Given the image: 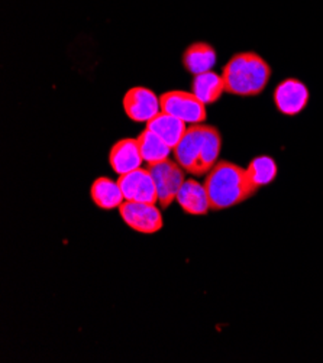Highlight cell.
Returning <instances> with one entry per match:
<instances>
[{
	"instance_id": "1",
	"label": "cell",
	"mask_w": 323,
	"mask_h": 363,
	"mask_svg": "<svg viewBox=\"0 0 323 363\" xmlns=\"http://www.w3.org/2000/svg\"><path fill=\"white\" fill-rule=\"evenodd\" d=\"M222 150V135L210 125H192L178 142L173 155L183 169L192 175H204L217 165Z\"/></svg>"
},
{
	"instance_id": "2",
	"label": "cell",
	"mask_w": 323,
	"mask_h": 363,
	"mask_svg": "<svg viewBox=\"0 0 323 363\" xmlns=\"http://www.w3.org/2000/svg\"><path fill=\"white\" fill-rule=\"evenodd\" d=\"M203 186L213 211L235 207L257 194L246 177V169L229 161H218L209 171Z\"/></svg>"
},
{
	"instance_id": "3",
	"label": "cell",
	"mask_w": 323,
	"mask_h": 363,
	"mask_svg": "<svg viewBox=\"0 0 323 363\" xmlns=\"http://www.w3.org/2000/svg\"><path fill=\"white\" fill-rule=\"evenodd\" d=\"M222 77L226 93L254 97L265 90L271 79V67L257 52H238L225 64Z\"/></svg>"
},
{
	"instance_id": "4",
	"label": "cell",
	"mask_w": 323,
	"mask_h": 363,
	"mask_svg": "<svg viewBox=\"0 0 323 363\" xmlns=\"http://www.w3.org/2000/svg\"><path fill=\"white\" fill-rule=\"evenodd\" d=\"M147 169L153 175L155 183L158 203L161 208H167L173 201H175L178 191H180L182 186L185 184L186 171L177 161H171L170 158L155 164H150Z\"/></svg>"
},
{
	"instance_id": "5",
	"label": "cell",
	"mask_w": 323,
	"mask_h": 363,
	"mask_svg": "<svg viewBox=\"0 0 323 363\" xmlns=\"http://www.w3.org/2000/svg\"><path fill=\"white\" fill-rule=\"evenodd\" d=\"M160 103L163 112L182 119L186 123L197 125L207 118L206 104H203L193 93L182 90L165 91L161 94Z\"/></svg>"
},
{
	"instance_id": "6",
	"label": "cell",
	"mask_w": 323,
	"mask_h": 363,
	"mask_svg": "<svg viewBox=\"0 0 323 363\" xmlns=\"http://www.w3.org/2000/svg\"><path fill=\"white\" fill-rule=\"evenodd\" d=\"M119 214L132 230L142 235H154L164 226L161 210L155 204L124 201L119 206Z\"/></svg>"
},
{
	"instance_id": "7",
	"label": "cell",
	"mask_w": 323,
	"mask_h": 363,
	"mask_svg": "<svg viewBox=\"0 0 323 363\" xmlns=\"http://www.w3.org/2000/svg\"><path fill=\"white\" fill-rule=\"evenodd\" d=\"M118 184L122 190L125 201L150 204L158 203L155 183L148 169L138 168L128 174H122L118 178Z\"/></svg>"
},
{
	"instance_id": "8",
	"label": "cell",
	"mask_w": 323,
	"mask_h": 363,
	"mask_svg": "<svg viewBox=\"0 0 323 363\" xmlns=\"http://www.w3.org/2000/svg\"><path fill=\"white\" fill-rule=\"evenodd\" d=\"M273 99L281 115L296 116L306 108L310 93L303 82L297 79H285L275 87Z\"/></svg>"
},
{
	"instance_id": "9",
	"label": "cell",
	"mask_w": 323,
	"mask_h": 363,
	"mask_svg": "<svg viewBox=\"0 0 323 363\" xmlns=\"http://www.w3.org/2000/svg\"><path fill=\"white\" fill-rule=\"evenodd\" d=\"M124 111L133 122H148L161 112L157 94L147 87H132L124 96Z\"/></svg>"
},
{
	"instance_id": "10",
	"label": "cell",
	"mask_w": 323,
	"mask_h": 363,
	"mask_svg": "<svg viewBox=\"0 0 323 363\" xmlns=\"http://www.w3.org/2000/svg\"><path fill=\"white\" fill-rule=\"evenodd\" d=\"M142 162L143 160L139 152L136 139H132V138L121 139L111 148L109 164L112 169L119 175L128 174L133 169L141 168Z\"/></svg>"
},
{
	"instance_id": "11",
	"label": "cell",
	"mask_w": 323,
	"mask_h": 363,
	"mask_svg": "<svg viewBox=\"0 0 323 363\" xmlns=\"http://www.w3.org/2000/svg\"><path fill=\"white\" fill-rule=\"evenodd\" d=\"M175 201L180 204L183 211L193 216L207 214L210 210V201L204 186L199 184L195 179H186L178 191Z\"/></svg>"
},
{
	"instance_id": "12",
	"label": "cell",
	"mask_w": 323,
	"mask_h": 363,
	"mask_svg": "<svg viewBox=\"0 0 323 363\" xmlns=\"http://www.w3.org/2000/svg\"><path fill=\"white\" fill-rule=\"evenodd\" d=\"M147 129L155 132L171 150H174L175 145L185 136L187 126L182 119L161 111L157 116L147 122Z\"/></svg>"
},
{
	"instance_id": "13",
	"label": "cell",
	"mask_w": 323,
	"mask_h": 363,
	"mask_svg": "<svg viewBox=\"0 0 323 363\" xmlns=\"http://www.w3.org/2000/svg\"><path fill=\"white\" fill-rule=\"evenodd\" d=\"M225 91L226 89L222 74L212 69L195 76L192 82V93L206 106L217 103Z\"/></svg>"
},
{
	"instance_id": "14",
	"label": "cell",
	"mask_w": 323,
	"mask_h": 363,
	"mask_svg": "<svg viewBox=\"0 0 323 363\" xmlns=\"http://www.w3.org/2000/svg\"><path fill=\"white\" fill-rule=\"evenodd\" d=\"M90 194L93 203L102 210L119 208V206L125 201L118 181L115 183L114 179L107 177H99L97 179H94L90 189Z\"/></svg>"
},
{
	"instance_id": "15",
	"label": "cell",
	"mask_w": 323,
	"mask_h": 363,
	"mask_svg": "<svg viewBox=\"0 0 323 363\" xmlns=\"http://www.w3.org/2000/svg\"><path fill=\"white\" fill-rule=\"evenodd\" d=\"M217 64V51L207 43H195L183 54V65L193 76L210 71Z\"/></svg>"
},
{
	"instance_id": "16",
	"label": "cell",
	"mask_w": 323,
	"mask_h": 363,
	"mask_svg": "<svg viewBox=\"0 0 323 363\" xmlns=\"http://www.w3.org/2000/svg\"><path fill=\"white\" fill-rule=\"evenodd\" d=\"M136 143L142 160L148 162V165L167 160L173 152L168 145L155 132L150 129L141 132V135L136 138Z\"/></svg>"
},
{
	"instance_id": "17",
	"label": "cell",
	"mask_w": 323,
	"mask_h": 363,
	"mask_svg": "<svg viewBox=\"0 0 323 363\" xmlns=\"http://www.w3.org/2000/svg\"><path fill=\"white\" fill-rule=\"evenodd\" d=\"M245 169H246V177L249 179L251 186H253L257 191L271 184L278 174L277 162L268 155H261L254 158Z\"/></svg>"
}]
</instances>
